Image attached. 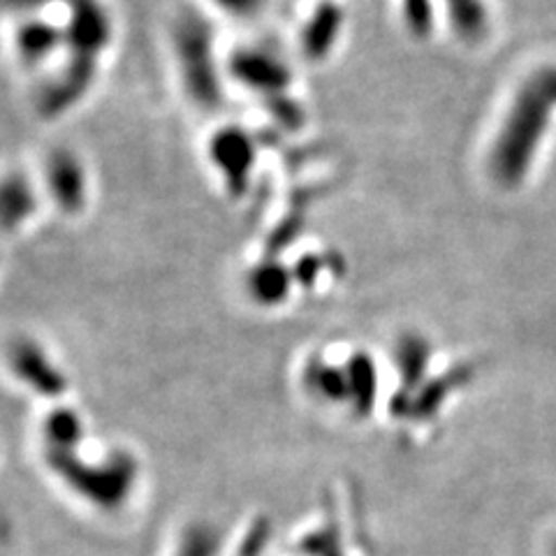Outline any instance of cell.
<instances>
[{"label":"cell","mask_w":556,"mask_h":556,"mask_svg":"<svg viewBox=\"0 0 556 556\" xmlns=\"http://www.w3.org/2000/svg\"><path fill=\"white\" fill-rule=\"evenodd\" d=\"M556 108V67L547 65L517 91L508 116L494 139L490 172L498 186L515 188L525 181Z\"/></svg>","instance_id":"6da1fadb"},{"label":"cell","mask_w":556,"mask_h":556,"mask_svg":"<svg viewBox=\"0 0 556 556\" xmlns=\"http://www.w3.org/2000/svg\"><path fill=\"white\" fill-rule=\"evenodd\" d=\"M172 45L188 98L200 110L216 112L225 100V93L216 61V33L212 22L198 10L181 12L172 28Z\"/></svg>","instance_id":"7a4b0ae2"},{"label":"cell","mask_w":556,"mask_h":556,"mask_svg":"<svg viewBox=\"0 0 556 556\" xmlns=\"http://www.w3.org/2000/svg\"><path fill=\"white\" fill-rule=\"evenodd\" d=\"M47 462L70 490L102 510H116L124 506L132 492L137 464L126 452H116L104 462H84L75 450H49Z\"/></svg>","instance_id":"3957f363"},{"label":"cell","mask_w":556,"mask_h":556,"mask_svg":"<svg viewBox=\"0 0 556 556\" xmlns=\"http://www.w3.org/2000/svg\"><path fill=\"white\" fill-rule=\"evenodd\" d=\"M65 59L98 65L112 45L114 22L102 0H65Z\"/></svg>","instance_id":"277c9868"},{"label":"cell","mask_w":556,"mask_h":556,"mask_svg":"<svg viewBox=\"0 0 556 556\" xmlns=\"http://www.w3.org/2000/svg\"><path fill=\"white\" fill-rule=\"evenodd\" d=\"M206 151L225 190L232 198L247 195L257 165V139L243 126L228 124L212 135Z\"/></svg>","instance_id":"5b68a950"},{"label":"cell","mask_w":556,"mask_h":556,"mask_svg":"<svg viewBox=\"0 0 556 556\" xmlns=\"http://www.w3.org/2000/svg\"><path fill=\"white\" fill-rule=\"evenodd\" d=\"M230 77L243 89L260 93L265 100L283 96L292 86V70L281 59L260 47H239L228 61Z\"/></svg>","instance_id":"8992f818"},{"label":"cell","mask_w":556,"mask_h":556,"mask_svg":"<svg viewBox=\"0 0 556 556\" xmlns=\"http://www.w3.org/2000/svg\"><path fill=\"white\" fill-rule=\"evenodd\" d=\"M45 184L63 214L75 216L84 212L89 200V184H86V169L75 151L59 147L47 155Z\"/></svg>","instance_id":"52a82bcc"},{"label":"cell","mask_w":556,"mask_h":556,"mask_svg":"<svg viewBox=\"0 0 556 556\" xmlns=\"http://www.w3.org/2000/svg\"><path fill=\"white\" fill-rule=\"evenodd\" d=\"M98 65L67 61L38 93V114L42 118H59L79 104L96 81Z\"/></svg>","instance_id":"ba28073f"},{"label":"cell","mask_w":556,"mask_h":556,"mask_svg":"<svg viewBox=\"0 0 556 556\" xmlns=\"http://www.w3.org/2000/svg\"><path fill=\"white\" fill-rule=\"evenodd\" d=\"M12 371L24 386H28L35 394L47 399H59L67 390V380L54 362L49 359L45 348L30 339H22L12 345L10 353Z\"/></svg>","instance_id":"9c48e42d"},{"label":"cell","mask_w":556,"mask_h":556,"mask_svg":"<svg viewBox=\"0 0 556 556\" xmlns=\"http://www.w3.org/2000/svg\"><path fill=\"white\" fill-rule=\"evenodd\" d=\"M345 14L334 0H323L311 12L306 26L302 28V54L311 63H323L332 54L341 30H343Z\"/></svg>","instance_id":"30bf717a"},{"label":"cell","mask_w":556,"mask_h":556,"mask_svg":"<svg viewBox=\"0 0 556 556\" xmlns=\"http://www.w3.org/2000/svg\"><path fill=\"white\" fill-rule=\"evenodd\" d=\"M14 49L16 59L24 65L35 67L47 63L56 51L65 49V28L45 20L28 16L14 33Z\"/></svg>","instance_id":"8fae6325"},{"label":"cell","mask_w":556,"mask_h":556,"mask_svg":"<svg viewBox=\"0 0 556 556\" xmlns=\"http://www.w3.org/2000/svg\"><path fill=\"white\" fill-rule=\"evenodd\" d=\"M394 364L402 390L396 396L410 399L425 386V378L431 364V343L420 332H406L394 343Z\"/></svg>","instance_id":"7c38bea8"},{"label":"cell","mask_w":556,"mask_h":556,"mask_svg":"<svg viewBox=\"0 0 556 556\" xmlns=\"http://www.w3.org/2000/svg\"><path fill=\"white\" fill-rule=\"evenodd\" d=\"M292 286V267H288L281 257L274 255H265L247 276V290L251 294V300L265 308L283 304Z\"/></svg>","instance_id":"4fadbf2b"},{"label":"cell","mask_w":556,"mask_h":556,"mask_svg":"<svg viewBox=\"0 0 556 556\" xmlns=\"http://www.w3.org/2000/svg\"><path fill=\"white\" fill-rule=\"evenodd\" d=\"M343 367L348 376V406L357 417L371 415L378 399V369L374 357L357 351L348 357Z\"/></svg>","instance_id":"5bb4252c"},{"label":"cell","mask_w":556,"mask_h":556,"mask_svg":"<svg viewBox=\"0 0 556 556\" xmlns=\"http://www.w3.org/2000/svg\"><path fill=\"white\" fill-rule=\"evenodd\" d=\"M38 198H35L33 184L26 174L10 172L3 181V228L5 232L20 230L22 225L35 214Z\"/></svg>","instance_id":"9a60e30c"},{"label":"cell","mask_w":556,"mask_h":556,"mask_svg":"<svg viewBox=\"0 0 556 556\" xmlns=\"http://www.w3.org/2000/svg\"><path fill=\"white\" fill-rule=\"evenodd\" d=\"M304 386L323 402L348 404L345 367L329 364L323 357H311L304 367Z\"/></svg>","instance_id":"2e32d148"},{"label":"cell","mask_w":556,"mask_h":556,"mask_svg":"<svg viewBox=\"0 0 556 556\" xmlns=\"http://www.w3.org/2000/svg\"><path fill=\"white\" fill-rule=\"evenodd\" d=\"M450 26L455 28L459 40L480 42L490 30V12L484 0H443Z\"/></svg>","instance_id":"e0dca14e"},{"label":"cell","mask_w":556,"mask_h":556,"mask_svg":"<svg viewBox=\"0 0 556 556\" xmlns=\"http://www.w3.org/2000/svg\"><path fill=\"white\" fill-rule=\"evenodd\" d=\"M45 437L49 450H75L84 437V422L79 413L65 406L51 410L45 420Z\"/></svg>","instance_id":"ac0fdd59"},{"label":"cell","mask_w":556,"mask_h":556,"mask_svg":"<svg viewBox=\"0 0 556 556\" xmlns=\"http://www.w3.org/2000/svg\"><path fill=\"white\" fill-rule=\"evenodd\" d=\"M265 108H267V114L271 116L274 124L281 128V130L294 132V130H300L306 124V112H304V108L300 104V100L290 98L288 93L267 98L265 100Z\"/></svg>","instance_id":"d6986e66"},{"label":"cell","mask_w":556,"mask_h":556,"mask_svg":"<svg viewBox=\"0 0 556 556\" xmlns=\"http://www.w3.org/2000/svg\"><path fill=\"white\" fill-rule=\"evenodd\" d=\"M304 228H306L304 214L300 212V208H292V212L269 232L265 255L281 257V253L292 247V241L304 232Z\"/></svg>","instance_id":"ffe728a7"},{"label":"cell","mask_w":556,"mask_h":556,"mask_svg":"<svg viewBox=\"0 0 556 556\" xmlns=\"http://www.w3.org/2000/svg\"><path fill=\"white\" fill-rule=\"evenodd\" d=\"M402 20L413 38H429L433 30V0H402Z\"/></svg>","instance_id":"44dd1931"},{"label":"cell","mask_w":556,"mask_h":556,"mask_svg":"<svg viewBox=\"0 0 556 556\" xmlns=\"http://www.w3.org/2000/svg\"><path fill=\"white\" fill-rule=\"evenodd\" d=\"M218 543V533L212 527H190L181 538L177 556H216Z\"/></svg>","instance_id":"7402d4cb"},{"label":"cell","mask_w":556,"mask_h":556,"mask_svg":"<svg viewBox=\"0 0 556 556\" xmlns=\"http://www.w3.org/2000/svg\"><path fill=\"white\" fill-rule=\"evenodd\" d=\"M327 267V260L318 253H304L298 263L292 265V276H294V286H300L304 290H311L318 283V278L323 269Z\"/></svg>","instance_id":"603a6c76"},{"label":"cell","mask_w":556,"mask_h":556,"mask_svg":"<svg viewBox=\"0 0 556 556\" xmlns=\"http://www.w3.org/2000/svg\"><path fill=\"white\" fill-rule=\"evenodd\" d=\"M220 12L235 16V20H253L267 8L269 0H208Z\"/></svg>","instance_id":"cb8c5ba5"},{"label":"cell","mask_w":556,"mask_h":556,"mask_svg":"<svg viewBox=\"0 0 556 556\" xmlns=\"http://www.w3.org/2000/svg\"><path fill=\"white\" fill-rule=\"evenodd\" d=\"M3 3H5V8L10 12L33 14V12H38V10L47 8V5H51V3H54V0H3Z\"/></svg>","instance_id":"d4e9b609"},{"label":"cell","mask_w":556,"mask_h":556,"mask_svg":"<svg viewBox=\"0 0 556 556\" xmlns=\"http://www.w3.org/2000/svg\"><path fill=\"white\" fill-rule=\"evenodd\" d=\"M552 556H556V541H554V545H552Z\"/></svg>","instance_id":"484cf974"}]
</instances>
